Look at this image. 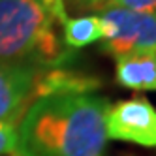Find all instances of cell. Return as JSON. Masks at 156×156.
Here are the masks:
<instances>
[{
  "mask_svg": "<svg viewBox=\"0 0 156 156\" xmlns=\"http://www.w3.org/2000/svg\"><path fill=\"white\" fill-rule=\"evenodd\" d=\"M109 102L92 92L40 96L17 128V156H100Z\"/></svg>",
  "mask_w": 156,
  "mask_h": 156,
  "instance_id": "obj_1",
  "label": "cell"
},
{
  "mask_svg": "<svg viewBox=\"0 0 156 156\" xmlns=\"http://www.w3.org/2000/svg\"><path fill=\"white\" fill-rule=\"evenodd\" d=\"M64 0H0V60L49 68L66 58L57 27Z\"/></svg>",
  "mask_w": 156,
  "mask_h": 156,
  "instance_id": "obj_2",
  "label": "cell"
},
{
  "mask_svg": "<svg viewBox=\"0 0 156 156\" xmlns=\"http://www.w3.org/2000/svg\"><path fill=\"white\" fill-rule=\"evenodd\" d=\"M100 21L104 27L102 49L115 58L156 55V13L107 8L100 13Z\"/></svg>",
  "mask_w": 156,
  "mask_h": 156,
  "instance_id": "obj_3",
  "label": "cell"
},
{
  "mask_svg": "<svg viewBox=\"0 0 156 156\" xmlns=\"http://www.w3.org/2000/svg\"><path fill=\"white\" fill-rule=\"evenodd\" d=\"M105 136L113 141L156 149V107L145 96L109 105L105 111Z\"/></svg>",
  "mask_w": 156,
  "mask_h": 156,
  "instance_id": "obj_4",
  "label": "cell"
},
{
  "mask_svg": "<svg viewBox=\"0 0 156 156\" xmlns=\"http://www.w3.org/2000/svg\"><path fill=\"white\" fill-rule=\"evenodd\" d=\"M45 68L0 60V122L19 124L38 98V81Z\"/></svg>",
  "mask_w": 156,
  "mask_h": 156,
  "instance_id": "obj_5",
  "label": "cell"
},
{
  "mask_svg": "<svg viewBox=\"0 0 156 156\" xmlns=\"http://www.w3.org/2000/svg\"><path fill=\"white\" fill-rule=\"evenodd\" d=\"M115 77L132 90H156V55H132L117 58Z\"/></svg>",
  "mask_w": 156,
  "mask_h": 156,
  "instance_id": "obj_6",
  "label": "cell"
},
{
  "mask_svg": "<svg viewBox=\"0 0 156 156\" xmlns=\"http://www.w3.org/2000/svg\"><path fill=\"white\" fill-rule=\"evenodd\" d=\"M62 43L68 49H83L96 43L104 36V27L100 15L66 17L62 21Z\"/></svg>",
  "mask_w": 156,
  "mask_h": 156,
  "instance_id": "obj_7",
  "label": "cell"
},
{
  "mask_svg": "<svg viewBox=\"0 0 156 156\" xmlns=\"http://www.w3.org/2000/svg\"><path fill=\"white\" fill-rule=\"evenodd\" d=\"M17 149V128L9 122H0V156L13 154Z\"/></svg>",
  "mask_w": 156,
  "mask_h": 156,
  "instance_id": "obj_8",
  "label": "cell"
},
{
  "mask_svg": "<svg viewBox=\"0 0 156 156\" xmlns=\"http://www.w3.org/2000/svg\"><path fill=\"white\" fill-rule=\"evenodd\" d=\"M111 8H124L137 13H156V0H113Z\"/></svg>",
  "mask_w": 156,
  "mask_h": 156,
  "instance_id": "obj_9",
  "label": "cell"
},
{
  "mask_svg": "<svg viewBox=\"0 0 156 156\" xmlns=\"http://www.w3.org/2000/svg\"><path fill=\"white\" fill-rule=\"evenodd\" d=\"M77 2L87 9H107L111 8L113 0H77Z\"/></svg>",
  "mask_w": 156,
  "mask_h": 156,
  "instance_id": "obj_10",
  "label": "cell"
},
{
  "mask_svg": "<svg viewBox=\"0 0 156 156\" xmlns=\"http://www.w3.org/2000/svg\"><path fill=\"white\" fill-rule=\"evenodd\" d=\"M12 156H17V154H15V152H13V154H12Z\"/></svg>",
  "mask_w": 156,
  "mask_h": 156,
  "instance_id": "obj_11",
  "label": "cell"
}]
</instances>
